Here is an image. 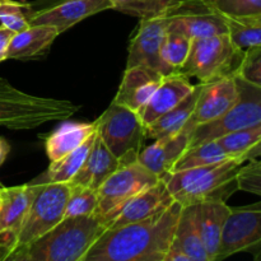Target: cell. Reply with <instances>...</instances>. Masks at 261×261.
<instances>
[{
	"label": "cell",
	"instance_id": "6da1fadb",
	"mask_svg": "<svg viewBox=\"0 0 261 261\" xmlns=\"http://www.w3.org/2000/svg\"><path fill=\"white\" fill-rule=\"evenodd\" d=\"M181 208L173 201L144 221L107 228L81 261H162L171 247Z\"/></svg>",
	"mask_w": 261,
	"mask_h": 261
},
{
	"label": "cell",
	"instance_id": "7a4b0ae2",
	"mask_svg": "<svg viewBox=\"0 0 261 261\" xmlns=\"http://www.w3.org/2000/svg\"><path fill=\"white\" fill-rule=\"evenodd\" d=\"M242 163L244 161L228 160L203 167L175 171L162 180L173 201L181 206L208 200H224L237 189L234 177Z\"/></svg>",
	"mask_w": 261,
	"mask_h": 261
},
{
	"label": "cell",
	"instance_id": "3957f363",
	"mask_svg": "<svg viewBox=\"0 0 261 261\" xmlns=\"http://www.w3.org/2000/svg\"><path fill=\"white\" fill-rule=\"evenodd\" d=\"M106 229V224L96 216L64 218L25 246V251L31 261H81Z\"/></svg>",
	"mask_w": 261,
	"mask_h": 261
},
{
	"label": "cell",
	"instance_id": "277c9868",
	"mask_svg": "<svg viewBox=\"0 0 261 261\" xmlns=\"http://www.w3.org/2000/svg\"><path fill=\"white\" fill-rule=\"evenodd\" d=\"M81 106L68 99L24 93L5 78H0V126L10 130H32L51 121L68 120Z\"/></svg>",
	"mask_w": 261,
	"mask_h": 261
},
{
	"label": "cell",
	"instance_id": "5b68a950",
	"mask_svg": "<svg viewBox=\"0 0 261 261\" xmlns=\"http://www.w3.org/2000/svg\"><path fill=\"white\" fill-rule=\"evenodd\" d=\"M244 51L237 48L228 35H217L191 40L190 50L178 73L186 78H196L199 83L234 76L241 64Z\"/></svg>",
	"mask_w": 261,
	"mask_h": 261
},
{
	"label": "cell",
	"instance_id": "8992f818",
	"mask_svg": "<svg viewBox=\"0 0 261 261\" xmlns=\"http://www.w3.org/2000/svg\"><path fill=\"white\" fill-rule=\"evenodd\" d=\"M94 124L99 139L121 165L138 160L145 140V126L138 112L112 101Z\"/></svg>",
	"mask_w": 261,
	"mask_h": 261
},
{
	"label": "cell",
	"instance_id": "52a82bcc",
	"mask_svg": "<svg viewBox=\"0 0 261 261\" xmlns=\"http://www.w3.org/2000/svg\"><path fill=\"white\" fill-rule=\"evenodd\" d=\"M237 99L222 116L199 125L189 135V148L218 139L232 132L261 125V87L234 76Z\"/></svg>",
	"mask_w": 261,
	"mask_h": 261
},
{
	"label": "cell",
	"instance_id": "ba28073f",
	"mask_svg": "<svg viewBox=\"0 0 261 261\" xmlns=\"http://www.w3.org/2000/svg\"><path fill=\"white\" fill-rule=\"evenodd\" d=\"M70 191L69 182L46 181L40 184V189L15 237L13 250L28 246L63 221Z\"/></svg>",
	"mask_w": 261,
	"mask_h": 261
},
{
	"label": "cell",
	"instance_id": "9c48e42d",
	"mask_svg": "<svg viewBox=\"0 0 261 261\" xmlns=\"http://www.w3.org/2000/svg\"><path fill=\"white\" fill-rule=\"evenodd\" d=\"M158 180L160 178L138 162V160L120 166L97 189L98 203L93 216L98 217L109 227L133 196L154 185Z\"/></svg>",
	"mask_w": 261,
	"mask_h": 261
},
{
	"label": "cell",
	"instance_id": "30bf717a",
	"mask_svg": "<svg viewBox=\"0 0 261 261\" xmlns=\"http://www.w3.org/2000/svg\"><path fill=\"white\" fill-rule=\"evenodd\" d=\"M261 242L260 205L231 208L224 222L214 261H222L241 251H247Z\"/></svg>",
	"mask_w": 261,
	"mask_h": 261
},
{
	"label": "cell",
	"instance_id": "8fae6325",
	"mask_svg": "<svg viewBox=\"0 0 261 261\" xmlns=\"http://www.w3.org/2000/svg\"><path fill=\"white\" fill-rule=\"evenodd\" d=\"M166 19L167 31L182 33L190 40L227 33L223 17L201 0H180L166 14Z\"/></svg>",
	"mask_w": 261,
	"mask_h": 261
},
{
	"label": "cell",
	"instance_id": "7c38bea8",
	"mask_svg": "<svg viewBox=\"0 0 261 261\" xmlns=\"http://www.w3.org/2000/svg\"><path fill=\"white\" fill-rule=\"evenodd\" d=\"M166 33H167L166 15L140 19L137 32L130 41L126 68L145 66L158 71L163 76L172 74V71L165 65L161 59V47Z\"/></svg>",
	"mask_w": 261,
	"mask_h": 261
},
{
	"label": "cell",
	"instance_id": "4fadbf2b",
	"mask_svg": "<svg viewBox=\"0 0 261 261\" xmlns=\"http://www.w3.org/2000/svg\"><path fill=\"white\" fill-rule=\"evenodd\" d=\"M200 84L193 114L182 127V132L189 135L199 125L208 124L222 116L237 99L234 76H226Z\"/></svg>",
	"mask_w": 261,
	"mask_h": 261
},
{
	"label": "cell",
	"instance_id": "5bb4252c",
	"mask_svg": "<svg viewBox=\"0 0 261 261\" xmlns=\"http://www.w3.org/2000/svg\"><path fill=\"white\" fill-rule=\"evenodd\" d=\"M40 189L38 185H20L4 188L0 206V252L13 250L14 240L25 218L28 209Z\"/></svg>",
	"mask_w": 261,
	"mask_h": 261
},
{
	"label": "cell",
	"instance_id": "9a60e30c",
	"mask_svg": "<svg viewBox=\"0 0 261 261\" xmlns=\"http://www.w3.org/2000/svg\"><path fill=\"white\" fill-rule=\"evenodd\" d=\"M109 9H112L110 0H61L27 17L30 25H51L61 35L86 18Z\"/></svg>",
	"mask_w": 261,
	"mask_h": 261
},
{
	"label": "cell",
	"instance_id": "2e32d148",
	"mask_svg": "<svg viewBox=\"0 0 261 261\" xmlns=\"http://www.w3.org/2000/svg\"><path fill=\"white\" fill-rule=\"evenodd\" d=\"M173 203V199L168 191L166 182L160 178L154 185L144 189L133 196L120 211L116 218L107 228H116L125 224L137 223L150 218L154 214L165 211Z\"/></svg>",
	"mask_w": 261,
	"mask_h": 261
},
{
	"label": "cell",
	"instance_id": "e0dca14e",
	"mask_svg": "<svg viewBox=\"0 0 261 261\" xmlns=\"http://www.w3.org/2000/svg\"><path fill=\"white\" fill-rule=\"evenodd\" d=\"M188 148L189 134L181 130L177 134L155 139L152 144L143 148L138 154V162L158 178H163L172 171L175 163Z\"/></svg>",
	"mask_w": 261,
	"mask_h": 261
},
{
	"label": "cell",
	"instance_id": "ac0fdd59",
	"mask_svg": "<svg viewBox=\"0 0 261 261\" xmlns=\"http://www.w3.org/2000/svg\"><path fill=\"white\" fill-rule=\"evenodd\" d=\"M193 89L194 86L190 83L189 78L178 71L163 76L162 82L157 87L152 97L138 111L143 125L148 126L152 124L158 117L180 103Z\"/></svg>",
	"mask_w": 261,
	"mask_h": 261
},
{
	"label": "cell",
	"instance_id": "d6986e66",
	"mask_svg": "<svg viewBox=\"0 0 261 261\" xmlns=\"http://www.w3.org/2000/svg\"><path fill=\"white\" fill-rule=\"evenodd\" d=\"M162 79V74L145 66L126 68L119 91L112 101L138 112L152 97Z\"/></svg>",
	"mask_w": 261,
	"mask_h": 261
},
{
	"label": "cell",
	"instance_id": "ffe728a7",
	"mask_svg": "<svg viewBox=\"0 0 261 261\" xmlns=\"http://www.w3.org/2000/svg\"><path fill=\"white\" fill-rule=\"evenodd\" d=\"M120 166H122L121 162L110 152L96 133L88 157L69 184L97 190Z\"/></svg>",
	"mask_w": 261,
	"mask_h": 261
},
{
	"label": "cell",
	"instance_id": "44dd1931",
	"mask_svg": "<svg viewBox=\"0 0 261 261\" xmlns=\"http://www.w3.org/2000/svg\"><path fill=\"white\" fill-rule=\"evenodd\" d=\"M58 36L56 28L51 25H30L13 35L7 48V60H28L43 56Z\"/></svg>",
	"mask_w": 261,
	"mask_h": 261
},
{
	"label": "cell",
	"instance_id": "7402d4cb",
	"mask_svg": "<svg viewBox=\"0 0 261 261\" xmlns=\"http://www.w3.org/2000/svg\"><path fill=\"white\" fill-rule=\"evenodd\" d=\"M231 212L224 200H208L195 204V218L203 244L211 261L216 259L224 222Z\"/></svg>",
	"mask_w": 261,
	"mask_h": 261
},
{
	"label": "cell",
	"instance_id": "603a6c76",
	"mask_svg": "<svg viewBox=\"0 0 261 261\" xmlns=\"http://www.w3.org/2000/svg\"><path fill=\"white\" fill-rule=\"evenodd\" d=\"M96 133V124L93 122L65 121L56 127L45 138L46 155L50 162L60 160Z\"/></svg>",
	"mask_w": 261,
	"mask_h": 261
},
{
	"label": "cell",
	"instance_id": "cb8c5ba5",
	"mask_svg": "<svg viewBox=\"0 0 261 261\" xmlns=\"http://www.w3.org/2000/svg\"><path fill=\"white\" fill-rule=\"evenodd\" d=\"M171 249L182 252L193 261H211L196 224L195 205H186L181 208L173 232Z\"/></svg>",
	"mask_w": 261,
	"mask_h": 261
},
{
	"label": "cell",
	"instance_id": "d4e9b609",
	"mask_svg": "<svg viewBox=\"0 0 261 261\" xmlns=\"http://www.w3.org/2000/svg\"><path fill=\"white\" fill-rule=\"evenodd\" d=\"M201 84L194 86V89L173 109L158 117L155 121L145 126V139H160V138L168 137V135L177 134L185 126L186 121L191 116L195 107L196 98Z\"/></svg>",
	"mask_w": 261,
	"mask_h": 261
},
{
	"label": "cell",
	"instance_id": "484cf974",
	"mask_svg": "<svg viewBox=\"0 0 261 261\" xmlns=\"http://www.w3.org/2000/svg\"><path fill=\"white\" fill-rule=\"evenodd\" d=\"M231 155L244 162L260 158L261 153V125L232 132L214 139Z\"/></svg>",
	"mask_w": 261,
	"mask_h": 261
},
{
	"label": "cell",
	"instance_id": "4316f807",
	"mask_svg": "<svg viewBox=\"0 0 261 261\" xmlns=\"http://www.w3.org/2000/svg\"><path fill=\"white\" fill-rule=\"evenodd\" d=\"M226 23L227 35L231 42L240 50L261 46V14L260 15H222Z\"/></svg>",
	"mask_w": 261,
	"mask_h": 261
},
{
	"label": "cell",
	"instance_id": "83f0119b",
	"mask_svg": "<svg viewBox=\"0 0 261 261\" xmlns=\"http://www.w3.org/2000/svg\"><path fill=\"white\" fill-rule=\"evenodd\" d=\"M228 160H236V158H232L218 144L217 140H211V142L201 143V144L195 145V147L188 148L186 152L175 163L171 172L188 170V168L203 167V166L214 165V163L224 162V161Z\"/></svg>",
	"mask_w": 261,
	"mask_h": 261
},
{
	"label": "cell",
	"instance_id": "f1b7e54d",
	"mask_svg": "<svg viewBox=\"0 0 261 261\" xmlns=\"http://www.w3.org/2000/svg\"><path fill=\"white\" fill-rule=\"evenodd\" d=\"M96 133L86 140L82 145L71 150L70 153L61 157L55 162H50L47 171V177L50 182H69L76 172L81 170L84 161L88 157L93 145Z\"/></svg>",
	"mask_w": 261,
	"mask_h": 261
},
{
	"label": "cell",
	"instance_id": "f546056e",
	"mask_svg": "<svg viewBox=\"0 0 261 261\" xmlns=\"http://www.w3.org/2000/svg\"><path fill=\"white\" fill-rule=\"evenodd\" d=\"M112 9L125 14L149 19L166 15L180 0H110Z\"/></svg>",
	"mask_w": 261,
	"mask_h": 261
},
{
	"label": "cell",
	"instance_id": "4dcf8cb0",
	"mask_svg": "<svg viewBox=\"0 0 261 261\" xmlns=\"http://www.w3.org/2000/svg\"><path fill=\"white\" fill-rule=\"evenodd\" d=\"M191 40L182 33L167 31L161 47V59L172 73L181 69L188 58Z\"/></svg>",
	"mask_w": 261,
	"mask_h": 261
},
{
	"label": "cell",
	"instance_id": "1f68e13d",
	"mask_svg": "<svg viewBox=\"0 0 261 261\" xmlns=\"http://www.w3.org/2000/svg\"><path fill=\"white\" fill-rule=\"evenodd\" d=\"M70 186L71 191L65 204L64 218L93 216L97 208V203H98L97 190L84 188V186Z\"/></svg>",
	"mask_w": 261,
	"mask_h": 261
},
{
	"label": "cell",
	"instance_id": "d6a6232c",
	"mask_svg": "<svg viewBox=\"0 0 261 261\" xmlns=\"http://www.w3.org/2000/svg\"><path fill=\"white\" fill-rule=\"evenodd\" d=\"M208 8L221 15H260L261 0H201Z\"/></svg>",
	"mask_w": 261,
	"mask_h": 261
},
{
	"label": "cell",
	"instance_id": "836d02e7",
	"mask_svg": "<svg viewBox=\"0 0 261 261\" xmlns=\"http://www.w3.org/2000/svg\"><path fill=\"white\" fill-rule=\"evenodd\" d=\"M27 3L14 2V0H2L0 2V25L17 33L30 27L28 17L23 9H28Z\"/></svg>",
	"mask_w": 261,
	"mask_h": 261
},
{
	"label": "cell",
	"instance_id": "e575fe53",
	"mask_svg": "<svg viewBox=\"0 0 261 261\" xmlns=\"http://www.w3.org/2000/svg\"><path fill=\"white\" fill-rule=\"evenodd\" d=\"M236 188L241 191L261 195V162L259 158L246 161L237 168Z\"/></svg>",
	"mask_w": 261,
	"mask_h": 261
},
{
	"label": "cell",
	"instance_id": "d590c367",
	"mask_svg": "<svg viewBox=\"0 0 261 261\" xmlns=\"http://www.w3.org/2000/svg\"><path fill=\"white\" fill-rule=\"evenodd\" d=\"M242 81L261 87V46H255L244 51L241 64L236 75Z\"/></svg>",
	"mask_w": 261,
	"mask_h": 261
},
{
	"label": "cell",
	"instance_id": "8d00e7d4",
	"mask_svg": "<svg viewBox=\"0 0 261 261\" xmlns=\"http://www.w3.org/2000/svg\"><path fill=\"white\" fill-rule=\"evenodd\" d=\"M14 32L0 25V63L7 60V48Z\"/></svg>",
	"mask_w": 261,
	"mask_h": 261
},
{
	"label": "cell",
	"instance_id": "74e56055",
	"mask_svg": "<svg viewBox=\"0 0 261 261\" xmlns=\"http://www.w3.org/2000/svg\"><path fill=\"white\" fill-rule=\"evenodd\" d=\"M0 261H31L25 247L14 249L5 254H0Z\"/></svg>",
	"mask_w": 261,
	"mask_h": 261
},
{
	"label": "cell",
	"instance_id": "f35d334b",
	"mask_svg": "<svg viewBox=\"0 0 261 261\" xmlns=\"http://www.w3.org/2000/svg\"><path fill=\"white\" fill-rule=\"evenodd\" d=\"M162 261H193L189 256H186L185 254L182 252L177 251V250H173L171 249L167 251V254L165 255Z\"/></svg>",
	"mask_w": 261,
	"mask_h": 261
},
{
	"label": "cell",
	"instance_id": "ab89813d",
	"mask_svg": "<svg viewBox=\"0 0 261 261\" xmlns=\"http://www.w3.org/2000/svg\"><path fill=\"white\" fill-rule=\"evenodd\" d=\"M9 152H10L9 143H8L4 138L0 137V167H2L3 163L5 162Z\"/></svg>",
	"mask_w": 261,
	"mask_h": 261
},
{
	"label": "cell",
	"instance_id": "60d3db41",
	"mask_svg": "<svg viewBox=\"0 0 261 261\" xmlns=\"http://www.w3.org/2000/svg\"><path fill=\"white\" fill-rule=\"evenodd\" d=\"M0 190H2V188H0ZM0 206H2V193H0Z\"/></svg>",
	"mask_w": 261,
	"mask_h": 261
},
{
	"label": "cell",
	"instance_id": "b9f144b4",
	"mask_svg": "<svg viewBox=\"0 0 261 261\" xmlns=\"http://www.w3.org/2000/svg\"><path fill=\"white\" fill-rule=\"evenodd\" d=\"M0 188H3V185H2V184H0Z\"/></svg>",
	"mask_w": 261,
	"mask_h": 261
},
{
	"label": "cell",
	"instance_id": "7bdbcfd3",
	"mask_svg": "<svg viewBox=\"0 0 261 261\" xmlns=\"http://www.w3.org/2000/svg\"><path fill=\"white\" fill-rule=\"evenodd\" d=\"M22 3H24V0H22Z\"/></svg>",
	"mask_w": 261,
	"mask_h": 261
},
{
	"label": "cell",
	"instance_id": "ee69618b",
	"mask_svg": "<svg viewBox=\"0 0 261 261\" xmlns=\"http://www.w3.org/2000/svg\"><path fill=\"white\" fill-rule=\"evenodd\" d=\"M0 2H2V0H0Z\"/></svg>",
	"mask_w": 261,
	"mask_h": 261
}]
</instances>
